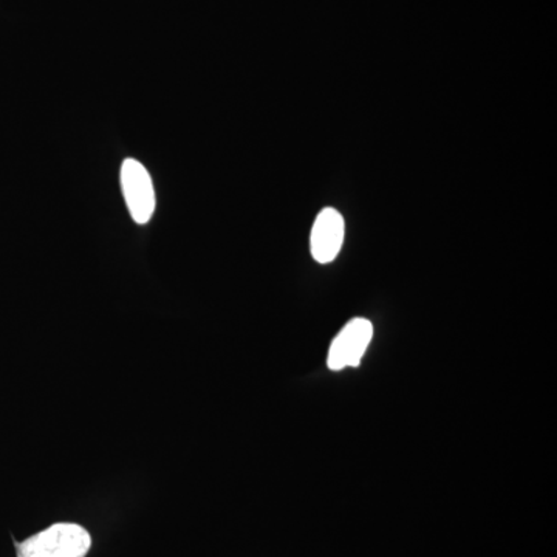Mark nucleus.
<instances>
[{
  "label": "nucleus",
  "instance_id": "obj_1",
  "mask_svg": "<svg viewBox=\"0 0 557 557\" xmlns=\"http://www.w3.org/2000/svg\"><path fill=\"white\" fill-rule=\"evenodd\" d=\"M91 537L76 523H54L17 544V557H86Z\"/></svg>",
  "mask_w": 557,
  "mask_h": 557
},
{
  "label": "nucleus",
  "instance_id": "obj_2",
  "mask_svg": "<svg viewBox=\"0 0 557 557\" xmlns=\"http://www.w3.org/2000/svg\"><path fill=\"white\" fill-rule=\"evenodd\" d=\"M121 189L132 219L146 225L156 212V190L148 170L138 160H124L121 166Z\"/></svg>",
  "mask_w": 557,
  "mask_h": 557
},
{
  "label": "nucleus",
  "instance_id": "obj_3",
  "mask_svg": "<svg viewBox=\"0 0 557 557\" xmlns=\"http://www.w3.org/2000/svg\"><path fill=\"white\" fill-rule=\"evenodd\" d=\"M372 336L373 327L368 319L355 318L348 321L346 327L341 330L330 347L329 368L335 372L347 368H358Z\"/></svg>",
  "mask_w": 557,
  "mask_h": 557
},
{
  "label": "nucleus",
  "instance_id": "obj_4",
  "mask_svg": "<svg viewBox=\"0 0 557 557\" xmlns=\"http://www.w3.org/2000/svg\"><path fill=\"white\" fill-rule=\"evenodd\" d=\"M344 233L346 223L338 209H322L311 228L310 249L313 259L322 265L333 262L343 248Z\"/></svg>",
  "mask_w": 557,
  "mask_h": 557
}]
</instances>
